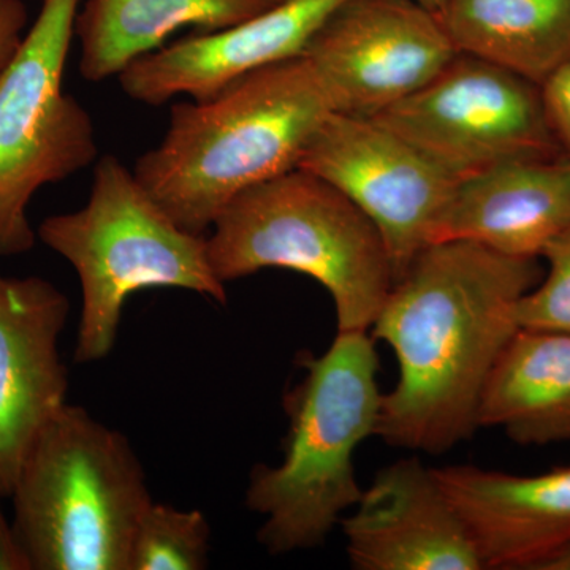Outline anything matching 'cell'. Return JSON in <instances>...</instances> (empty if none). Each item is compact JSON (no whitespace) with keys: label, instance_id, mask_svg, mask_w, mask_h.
Segmentation results:
<instances>
[{"label":"cell","instance_id":"obj_25","mask_svg":"<svg viewBox=\"0 0 570 570\" xmlns=\"http://www.w3.org/2000/svg\"><path fill=\"white\" fill-rule=\"evenodd\" d=\"M420 6L425 7V9L433 11V13L439 14V11L444 7L445 0H417Z\"/></svg>","mask_w":570,"mask_h":570},{"label":"cell","instance_id":"obj_21","mask_svg":"<svg viewBox=\"0 0 570 570\" xmlns=\"http://www.w3.org/2000/svg\"><path fill=\"white\" fill-rule=\"evenodd\" d=\"M540 89L554 137L570 159V62L554 71Z\"/></svg>","mask_w":570,"mask_h":570},{"label":"cell","instance_id":"obj_11","mask_svg":"<svg viewBox=\"0 0 570 570\" xmlns=\"http://www.w3.org/2000/svg\"><path fill=\"white\" fill-rule=\"evenodd\" d=\"M69 299L41 277L0 276V493L10 497L41 430L66 406L59 355Z\"/></svg>","mask_w":570,"mask_h":570},{"label":"cell","instance_id":"obj_2","mask_svg":"<svg viewBox=\"0 0 570 570\" xmlns=\"http://www.w3.org/2000/svg\"><path fill=\"white\" fill-rule=\"evenodd\" d=\"M333 108L305 56L250 71L204 102L175 104L135 178L183 230L205 235L239 194L298 168Z\"/></svg>","mask_w":570,"mask_h":570},{"label":"cell","instance_id":"obj_1","mask_svg":"<svg viewBox=\"0 0 570 570\" xmlns=\"http://www.w3.org/2000/svg\"><path fill=\"white\" fill-rule=\"evenodd\" d=\"M538 258L464 239L433 243L393 283L374 340L395 352L400 379L382 395L376 436L441 455L478 430L483 385L519 332L515 305L542 279Z\"/></svg>","mask_w":570,"mask_h":570},{"label":"cell","instance_id":"obj_7","mask_svg":"<svg viewBox=\"0 0 570 570\" xmlns=\"http://www.w3.org/2000/svg\"><path fill=\"white\" fill-rule=\"evenodd\" d=\"M81 0H43L39 17L0 71V255L36 245L33 195L96 163L88 110L63 92Z\"/></svg>","mask_w":570,"mask_h":570},{"label":"cell","instance_id":"obj_4","mask_svg":"<svg viewBox=\"0 0 570 570\" xmlns=\"http://www.w3.org/2000/svg\"><path fill=\"white\" fill-rule=\"evenodd\" d=\"M206 238L220 283L284 268L324 285L337 332H367L395 283L376 225L321 176L295 168L234 198Z\"/></svg>","mask_w":570,"mask_h":570},{"label":"cell","instance_id":"obj_18","mask_svg":"<svg viewBox=\"0 0 570 570\" xmlns=\"http://www.w3.org/2000/svg\"><path fill=\"white\" fill-rule=\"evenodd\" d=\"M439 18L459 52L535 85L570 62V0H445Z\"/></svg>","mask_w":570,"mask_h":570},{"label":"cell","instance_id":"obj_15","mask_svg":"<svg viewBox=\"0 0 570 570\" xmlns=\"http://www.w3.org/2000/svg\"><path fill=\"white\" fill-rule=\"evenodd\" d=\"M570 227V159L535 157L499 164L461 179L436 243L464 239L510 257L539 258Z\"/></svg>","mask_w":570,"mask_h":570},{"label":"cell","instance_id":"obj_20","mask_svg":"<svg viewBox=\"0 0 570 570\" xmlns=\"http://www.w3.org/2000/svg\"><path fill=\"white\" fill-rule=\"evenodd\" d=\"M549 272L515 305L521 330L570 335V227L542 250Z\"/></svg>","mask_w":570,"mask_h":570},{"label":"cell","instance_id":"obj_19","mask_svg":"<svg viewBox=\"0 0 570 570\" xmlns=\"http://www.w3.org/2000/svg\"><path fill=\"white\" fill-rule=\"evenodd\" d=\"M212 528L200 510L151 504L142 510L130 547L129 570H202Z\"/></svg>","mask_w":570,"mask_h":570},{"label":"cell","instance_id":"obj_3","mask_svg":"<svg viewBox=\"0 0 570 570\" xmlns=\"http://www.w3.org/2000/svg\"><path fill=\"white\" fill-rule=\"evenodd\" d=\"M306 374L285 395L283 463L254 468L246 504L265 521L258 542L283 554L322 546L363 490L355 450L376 436L382 393L379 356L367 332H337L324 355H303Z\"/></svg>","mask_w":570,"mask_h":570},{"label":"cell","instance_id":"obj_9","mask_svg":"<svg viewBox=\"0 0 570 570\" xmlns=\"http://www.w3.org/2000/svg\"><path fill=\"white\" fill-rule=\"evenodd\" d=\"M298 168L333 184L376 225L395 281L436 243L459 184L387 127L343 112L318 127Z\"/></svg>","mask_w":570,"mask_h":570},{"label":"cell","instance_id":"obj_13","mask_svg":"<svg viewBox=\"0 0 570 570\" xmlns=\"http://www.w3.org/2000/svg\"><path fill=\"white\" fill-rule=\"evenodd\" d=\"M354 509L340 523L355 569H485L434 469L417 459L382 469Z\"/></svg>","mask_w":570,"mask_h":570},{"label":"cell","instance_id":"obj_17","mask_svg":"<svg viewBox=\"0 0 570 570\" xmlns=\"http://www.w3.org/2000/svg\"><path fill=\"white\" fill-rule=\"evenodd\" d=\"M480 426L501 428L521 445L570 442V335L512 336L483 385Z\"/></svg>","mask_w":570,"mask_h":570},{"label":"cell","instance_id":"obj_24","mask_svg":"<svg viewBox=\"0 0 570 570\" xmlns=\"http://www.w3.org/2000/svg\"><path fill=\"white\" fill-rule=\"evenodd\" d=\"M535 570H570V540L540 562Z\"/></svg>","mask_w":570,"mask_h":570},{"label":"cell","instance_id":"obj_14","mask_svg":"<svg viewBox=\"0 0 570 570\" xmlns=\"http://www.w3.org/2000/svg\"><path fill=\"white\" fill-rule=\"evenodd\" d=\"M485 569L535 570L570 540V464L538 475L434 469Z\"/></svg>","mask_w":570,"mask_h":570},{"label":"cell","instance_id":"obj_23","mask_svg":"<svg viewBox=\"0 0 570 570\" xmlns=\"http://www.w3.org/2000/svg\"><path fill=\"white\" fill-rule=\"evenodd\" d=\"M0 493V499H2ZM0 570H31L28 558L22 553L13 527H10L3 515L2 502H0Z\"/></svg>","mask_w":570,"mask_h":570},{"label":"cell","instance_id":"obj_22","mask_svg":"<svg viewBox=\"0 0 570 570\" xmlns=\"http://www.w3.org/2000/svg\"><path fill=\"white\" fill-rule=\"evenodd\" d=\"M28 26V9L22 0H0V71L20 47Z\"/></svg>","mask_w":570,"mask_h":570},{"label":"cell","instance_id":"obj_8","mask_svg":"<svg viewBox=\"0 0 570 570\" xmlns=\"http://www.w3.org/2000/svg\"><path fill=\"white\" fill-rule=\"evenodd\" d=\"M371 119L411 142L456 181L509 160L564 154L547 118L540 86L466 52Z\"/></svg>","mask_w":570,"mask_h":570},{"label":"cell","instance_id":"obj_5","mask_svg":"<svg viewBox=\"0 0 570 570\" xmlns=\"http://www.w3.org/2000/svg\"><path fill=\"white\" fill-rule=\"evenodd\" d=\"M10 497L31 570H129L153 501L129 439L70 404L41 430Z\"/></svg>","mask_w":570,"mask_h":570},{"label":"cell","instance_id":"obj_10","mask_svg":"<svg viewBox=\"0 0 570 570\" xmlns=\"http://www.w3.org/2000/svg\"><path fill=\"white\" fill-rule=\"evenodd\" d=\"M459 55L439 14L417 0H346L307 41L333 111L374 118Z\"/></svg>","mask_w":570,"mask_h":570},{"label":"cell","instance_id":"obj_6","mask_svg":"<svg viewBox=\"0 0 570 570\" xmlns=\"http://www.w3.org/2000/svg\"><path fill=\"white\" fill-rule=\"evenodd\" d=\"M37 236L66 258L81 284L75 362H100L118 337L127 299L142 288H184L227 303L204 235L183 230L111 154L94 167L88 204L56 214Z\"/></svg>","mask_w":570,"mask_h":570},{"label":"cell","instance_id":"obj_12","mask_svg":"<svg viewBox=\"0 0 570 570\" xmlns=\"http://www.w3.org/2000/svg\"><path fill=\"white\" fill-rule=\"evenodd\" d=\"M344 2L285 0L224 31L197 33L142 56L118 75L119 86L148 107L178 96L204 102L250 71L302 56L311 37Z\"/></svg>","mask_w":570,"mask_h":570},{"label":"cell","instance_id":"obj_16","mask_svg":"<svg viewBox=\"0 0 570 570\" xmlns=\"http://www.w3.org/2000/svg\"><path fill=\"white\" fill-rule=\"evenodd\" d=\"M285 0H86L75 20L80 73L86 81L118 77L159 50L183 28L224 31L275 9Z\"/></svg>","mask_w":570,"mask_h":570}]
</instances>
